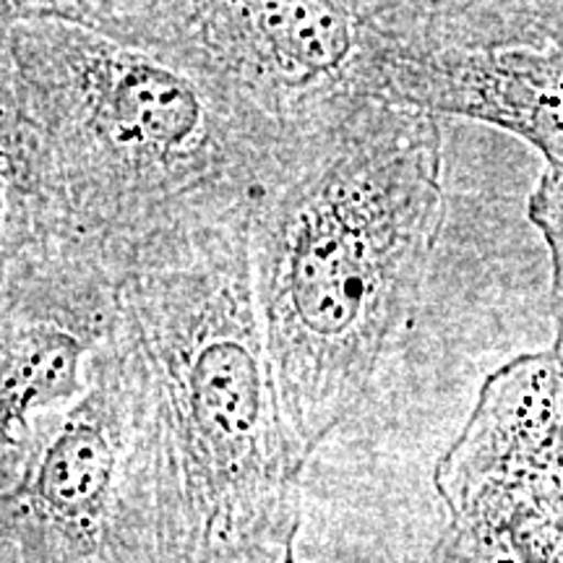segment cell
<instances>
[{
    "instance_id": "6da1fadb",
    "label": "cell",
    "mask_w": 563,
    "mask_h": 563,
    "mask_svg": "<svg viewBox=\"0 0 563 563\" xmlns=\"http://www.w3.org/2000/svg\"><path fill=\"white\" fill-rule=\"evenodd\" d=\"M3 274L125 285L162 251L251 217L298 144L159 55L60 16L0 13Z\"/></svg>"
},
{
    "instance_id": "3957f363",
    "label": "cell",
    "mask_w": 563,
    "mask_h": 563,
    "mask_svg": "<svg viewBox=\"0 0 563 563\" xmlns=\"http://www.w3.org/2000/svg\"><path fill=\"white\" fill-rule=\"evenodd\" d=\"M249 224L173 243L121 298L152 412L165 563H298L306 462L258 327Z\"/></svg>"
},
{
    "instance_id": "ba28073f",
    "label": "cell",
    "mask_w": 563,
    "mask_h": 563,
    "mask_svg": "<svg viewBox=\"0 0 563 563\" xmlns=\"http://www.w3.org/2000/svg\"><path fill=\"white\" fill-rule=\"evenodd\" d=\"M534 228L543 232L553 266V295H563V167H548L530 199Z\"/></svg>"
},
{
    "instance_id": "8992f818",
    "label": "cell",
    "mask_w": 563,
    "mask_h": 563,
    "mask_svg": "<svg viewBox=\"0 0 563 563\" xmlns=\"http://www.w3.org/2000/svg\"><path fill=\"white\" fill-rule=\"evenodd\" d=\"M0 460L32 426L74 407L89 389L91 361L110 340L123 292L68 277L16 274L0 290Z\"/></svg>"
},
{
    "instance_id": "7a4b0ae2",
    "label": "cell",
    "mask_w": 563,
    "mask_h": 563,
    "mask_svg": "<svg viewBox=\"0 0 563 563\" xmlns=\"http://www.w3.org/2000/svg\"><path fill=\"white\" fill-rule=\"evenodd\" d=\"M443 214L439 121L386 102L302 144L258 196L251 290L306 464L361 410L410 321Z\"/></svg>"
},
{
    "instance_id": "52a82bcc",
    "label": "cell",
    "mask_w": 563,
    "mask_h": 563,
    "mask_svg": "<svg viewBox=\"0 0 563 563\" xmlns=\"http://www.w3.org/2000/svg\"><path fill=\"white\" fill-rule=\"evenodd\" d=\"M384 102L496 125L563 167V42L496 51L394 47Z\"/></svg>"
},
{
    "instance_id": "277c9868",
    "label": "cell",
    "mask_w": 563,
    "mask_h": 563,
    "mask_svg": "<svg viewBox=\"0 0 563 563\" xmlns=\"http://www.w3.org/2000/svg\"><path fill=\"white\" fill-rule=\"evenodd\" d=\"M79 21L186 70L295 144L384 102L399 45L394 0H53Z\"/></svg>"
},
{
    "instance_id": "5b68a950",
    "label": "cell",
    "mask_w": 563,
    "mask_h": 563,
    "mask_svg": "<svg viewBox=\"0 0 563 563\" xmlns=\"http://www.w3.org/2000/svg\"><path fill=\"white\" fill-rule=\"evenodd\" d=\"M0 563H165L150 399L121 329L79 402L0 460Z\"/></svg>"
}]
</instances>
